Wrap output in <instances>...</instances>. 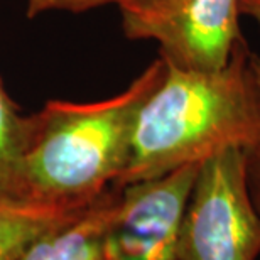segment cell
Listing matches in <instances>:
<instances>
[{
    "mask_svg": "<svg viewBox=\"0 0 260 260\" xmlns=\"http://www.w3.org/2000/svg\"><path fill=\"white\" fill-rule=\"evenodd\" d=\"M260 145V56L243 39L215 71L166 63L135 117L120 188L201 164L228 149Z\"/></svg>",
    "mask_w": 260,
    "mask_h": 260,
    "instance_id": "cell-1",
    "label": "cell"
},
{
    "mask_svg": "<svg viewBox=\"0 0 260 260\" xmlns=\"http://www.w3.org/2000/svg\"><path fill=\"white\" fill-rule=\"evenodd\" d=\"M166 61L150 63L127 90L107 100H51L29 117L20 160L22 200L86 206L113 186L125 169L139 108L159 85Z\"/></svg>",
    "mask_w": 260,
    "mask_h": 260,
    "instance_id": "cell-2",
    "label": "cell"
},
{
    "mask_svg": "<svg viewBox=\"0 0 260 260\" xmlns=\"http://www.w3.org/2000/svg\"><path fill=\"white\" fill-rule=\"evenodd\" d=\"M260 216L247 152L228 149L201 162L178 237V260H257Z\"/></svg>",
    "mask_w": 260,
    "mask_h": 260,
    "instance_id": "cell-3",
    "label": "cell"
},
{
    "mask_svg": "<svg viewBox=\"0 0 260 260\" xmlns=\"http://www.w3.org/2000/svg\"><path fill=\"white\" fill-rule=\"evenodd\" d=\"M240 15V0H160L144 14H122V29L128 39L155 41L166 63L215 71L245 39Z\"/></svg>",
    "mask_w": 260,
    "mask_h": 260,
    "instance_id": "cell-4",
    "label": "cell"
},
{
    "mask_svg": "<svg viewBox=\"0 0 260 260\" xmlns=\"http://www.w3.org/2000/svg\"><path fill=\"white\" fill-rule=\"evenodd\" d=\"M201 164L120 186L103 240L105 260H178V237Z\"/></svg>",
    "mask_w": 260,
    "mask_h": 260,
    "instance_id": "cell-5",
    "label": "cell"
},
{
    "mask_svg": "<svg viewBox=\"0 0 260 260\" xmlns=\"http://www.w3.org/2000/svg\"><path fill=\"white\" fill-rule=\"evenodd\" d=\"M110 186L76 215L39 237L20 260H105L103 240L117 205Z\"/></svg>",
    "mask_w": 260,
    "mask_h": 260,
    "instance_id": "cell-6",
    "label": "cell"
},
{
    "mask_svg": "<svg viewBox=\"0 0 260 260\" xmlns=\"http://www.w3.org/2000/svg\"><path fill=\"white\" fill-rule=\"evenodd\" d=\"M83 208L0 196V260H20L39 237Z\"/></svg>",
    "mask_w": 260,
    "mask_h": 260,
    "instance_id": "cell-7",
    "label": "cell"
},
{
    "mask_svg": "<svg viewBox=\"0 0 260 260\" xmlns=\"http://www.w3.org/2000/svg\"><path fill=\"white\" fill-rule=\"evenodd\" d=\"M29 135V117H22L0 81V196L22 200L20 160Z\"/></svg>",
    "mask_w": 260,
    "mask_h": 260,
    "instance_id": "cell-8",
    "label": "cell"
},
{
    "mask_svg": "<svg viewBox=\"0 0 260 260\" xmlns=\"http://www.w3.org/2000/svg\"><path fill=\"white\" fill-rule=\"evenodd\" d=\"M159 2L160 0H25V14L27 17H36L53 10L80 14L103 5H117L122 14H144Z\"/></svg>",
    "mask_w": 260,
    "mask_h": 260,
    "instance_id": "cell-9",
    "label": "cell"
},
{
    "mask_svg": "<svg viewBox=\"0 0 260 260\" xmlns=\"http://www.w3.org/2000/svg\"><path fill=\"white\" fill-rule=\"evenodd\" d=\"M247 152V174H248V188L253 206L260 216V145Z\"/></svg>",
    "mask_w": 260,
    "mask_h": 260,
    "instance_id": "cell-10",
    "label": "cell"
},
{
    "mask_svg": "<svg viewBox=\"0 0 260 260\" xmlns=\"http://www.w3.org/2000/svg\"><path fill=\"white\" fill-rule=\"evenodd\" d=\"M240 9L242 15L255 20L260 27V0H240Z\"/></svg>",
    "mask_w": 260,
    "mask_h": 260,
    "instance_id": "cell-11",
    "label": "cell"
}]
</instances>
